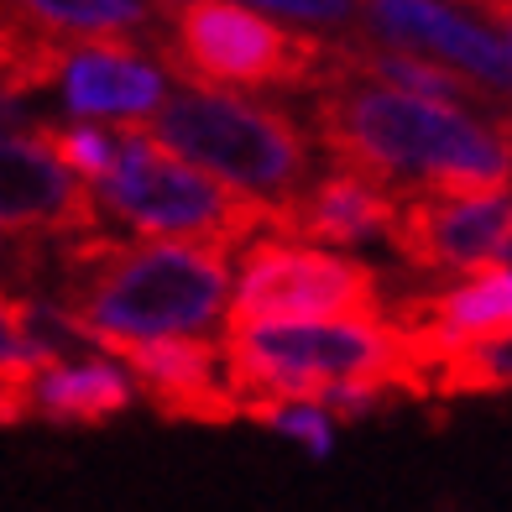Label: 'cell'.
<instances>
[{
  "label": "cell",
  "instance_id": "cell-1",
  "mask_svg": "<svg viewBox=\"0 0 512 512\" xmlns=\"http://www.w3.org/2000/svg\"><path fill=\"white\" fill-rule=\"evenodd\" d=\"M314 136L335 168L387 194H476L507 189V126H486L471 110L398 95V89L335 74L324 63Z\"/></svg>",
  "mask_w": 512,
  "mask_h": 512
},
{
  "label": "cell",
  "instance_id": "cell-2",
  "mask_svg": "<svg viewBox=\"0 0 512 512\" xmlns=\"http://www.w3.org/2000/svg\"><path fill=\"white\" fill-rule=\"evenodd\" d=\"M58 298L84 345L204 335L230 304V256L183 241H115L105 230L58 246Z\"/></svg>",
  "mask_w": 512,
  "mask_h": 512
},
{
  "label": "cell",
  "instance_id": "cell-3",
  "mask_svg": "<svg viewBox=\"0 0 512 512\" xmlns=\"http://www.w3.org/2000/svg\"><path fill=\"white\" fill-rule=\"evenodd\" d=\"M225 387L236 403H319L340 382H377L403 398L429 392V366L387 314L366 319H298V324H230L220 345Z\"/></svg>",
  "mask_w": 512,
  "mask_h": 512
},
{
  "label": "cell",
  "instance_id": "cell-4",
  "mask_svg": "<svg viewBox=\"0 0 512 512\" xmlns=\"http://www.w3.org/2000/svg\"><path fill=\"white\" fill-rule=\"evenodd\" d=\"M162 152L199 168L204 178L225 183L246 199H262L283 209L309 189V136L298 131L293 115L256 105L246 95H225V89H183V95H162V105L136 121Z\"/></svg>",
  "mask_w": 512,
  "mask_h": 512
},
{
  "label": "cell",
  "instance_id": "cell-5",
  "mask_svg": "<svg viewBox=\"0 0 512 512\" xmlns=\"http://www.w3.org/2000/svg\"><path fill=\"white\" fill-rule=\"evenodd\" d=\"M89 194L121 225H131L142 241L215 246L225 256L236 246H251L256 230H272L277 220L272 204L246 199L236 189H225V183L204 178L189 162H178L173 152H162L136 121H121V131H115V168Z\"/></svg>",
  "mask_w": 512,
  "mask_h": 512
},
{
  "label": "cell",
  "instance_id": "cell-6",
  "mask_svg": "<svg viewBox=\"0 0 512 512\" xmlns=\"http://www.w3.org/2000/svg\"><path fill=\"white\" fill-rule=\"evenodd\" d=\"M162 58L189 89H319L330 42L236 0H162Z\"/></svg>",
  "mask_w": 512,
  "mask_h": 512
},
{
  "label": "cell",
  "instance_id": "cell-7",
  "mask_svg": "<svg viewBox=\"0 0 512 512\" xmlns=\"http://www.w3.org/2000/svg\"><path fill=\"white\" fill-rule=\"evenodd\" d=\"M382 283L366 262L304 241H251L241 277L230 283V324H298V319H366L377 314Z\"/></svg>",
  "mask_w": 512,
  "mask_h": 512
},
{
  "label": "cell",
  "instance_id": "cell-8",
  "mask_svg": "<svg viewBox=\"0 0 512 512\" xmlns=\"http://www.w3.org/2000/svg\"><path fill=\"white\" fill-rule=\"evenodd\" d=\"M398 262L418 272H492L512 251V199L507 189L476 194H403L387 230Z\"/></svg>",
  "mask_w": 512,
  "mask_h": 512
},
{
  "label": "cell",
  "instance_id": "cell-9",
  "mask_svg": "<svg viewBox=\"0 0 512 512\" xmlns=\"http://www.w3.org/2000/svg\"><path fill=\"white\" fill-rule=\"evenodd\" d=\"M100 230V204L37 131H0V236L79 241Z\"/></svg>",
  "mask_w": 512,
  "mask_h": 512
},
{
  "label": "cell",
  "instance_id": "cell-10",
  "mask_svg": "<svg viewBox=\"0 0 512 512\" xmlns=\"http://www.w3.org/2000/svg\"><path fill=\"white\" fill-rule=\"evenodd\" d=\"M121 366L136 392L168 418V424H236L241 403L225 387L220 345L204 335H173V340H136L121 345Z\"/></svg>",
  "mask_w": 512,
  "mask_h": 512
},
{
  "label": "cell",
  "instance_id": "cell-11",
  "mask_svg": "<svg viewBox=\"0 0 512 512\" xmlns=\"http://www.w3.org/2000/svg\"><path fill=\"white\" fill-rule=\"evenodd\" d=\"M371 32L398 42V53H439L445 68L476 79L481 89L492 95H507L512 84V48H507V32L492 27H476L471 16H460L439 0H371L366 6Z\"/></svg>",
  "mask_w": 512,
  "mask_h": 512
},
{
  "label": "cell",
  "instance_id": "cell-12",
  "mask_svg": "<svg viewBox=\"0 0 512 512\" xmlns=\"http://www.w3.org/2000/svg\"><path fill=\"white\" fill-rule=\"evenodd\" d=\"M387 319L413 340L418 361H424L429 377H434V366L450 351H460V345L512 340V272L507 267L471 272L460 288L408 298V304H398Z\"/></svg>",
  "mask_w": 512,
  "mask_h": 512
},
{
  "label": "cell",
  "instance_id": "cell-13",
  "mask_svg": "<svg viewBox=\"0 0 512 512\" xmlns=\"http://www.w3.org/2000/svg\"><path fill=\"white\" fill-rule=\"evenodd\" d=\"M392 220H398V194L377 189L356 173H324L319 183H309L298 199H288L272 220V236L283 241H304V246H361L371 236L387 241Z\"/></svg>",
  "mask_w": 512,
  "mask_h": 512
},
{
  "label": "cell",
  "instance_id": "cell-14",
  "mask_svg": "<svg viewBox=\"0 0 512 512\" xmlns=\"http://www.w3.org/2000/svg\"><path fill=\"white\" fill-rule=\"evenodd\" d=\"M63 100L68 110L89 121V115H110V121H147L162 105L168 84L131 42H79L63 58Z\"/></svg>",
  "mask_w": 512,
  "mask_h": 512
},
{
  "label": "cell",
  "instance_id": "cell-15",
  "mask_svg": "<svg viewBox=\"0 0 512 512\" xmlns=\"http://www.w3.org/2000/svg\"><path fill=\"white\" fill-rule=\"evenodd\" d=\"M32 413L48 424H79V429H100L115 413H126L136 403V382L126 377V366L115 361H79V366H48L37 371L32 387Z\"/></svg>",
  "mask_w": 512,
  "mask_h": 512
},
{
  "label": "cell",
  "instance_id": "cell-16",
  "mask_svg": "<svg viewBox=\"0 0 512 512\" xmlns=\"http://www.w3.org/2000/svg\"><path fill=\"white\" fill-rule=\"evenodd\" d=\"M16 21L48 32H68L79 42H131L126 32H142L152 21L147 0H6Z\"/></svg>",
  "mask_w": 512,
  "mask_h": 512
},
{
  "label": "cell",
  "instance_id": "cell-17",
  "mask_svg": "<svg viewBox=\"0 0 512 512\" xmlns=\"http://www.w3.org/2000/svg\"><path fill=\"white\" fill-rule=\"evenodd\" d=\"M512 382V340H486V345H460L434 366L429 392L445 398H486V392H507Z\"/></svg>",
  "mask_w": 512,
  "mask_h": 512
},
{
  "label": "cell",
  "instance_id": "cell-18",
  "mask_svg": "<svg viewBox=\"0 0 512 512\" xmlns=\"http://www.w3.org/2000/svg\"><path fill=\"white\" fill-rule=\"evenodd\" d=\"M241 418L251 424H267L272 434L304 445L314 460H330L335 455V418L324 413L319 403H293V398H267V403H241Z\"/></svg>",
  "mask_w": 512,
  "mask_h": 512
},
{
  "label": "cell",
  "instance_id": "cell-19",
  "mask_svg": "<svg viewBox=\"0 0 512 512\" xmlns=\"http://www.w3.org/2000/svg\"><path fill=\"white\" fill-rule=\"evenodd\" d=\"M37 136L48 142V152L84 183V189L105 183V173L115 168V131H105V126H89V121H74V126H37Z\"/></svg>",
  "mask_w": 512,
  "mask_h": 512
},
{
  "label": "cell",
  "instance_id": "cell-20",
  "mask_svg": "<svg viewBox=\"0 0 512 512\" xmlns=\"http://www.w3.org/2000/svg\"><path fill=\"white\" fill-rule=\"evenodd\" d=\"M236 6H267L277 16H298V21H319V27H330V21H351L356 16V0H236Z\"/></svg>",
  "mask_w": 512,
  "mask_h": 512
},
{
  "label": "cell",
  "instance_id": "cell-21",
  "mask_svg": "<svg viewBox=\"0 0 512 512\" xmlns=\"http://www.w3.org/2000/svg\"><path fill=\"white\" fill-rule=\"evenodd\" d=\"M21 418H32L27 382H11V377H0V424H21Z\"/></svg>",
  "mask_w": 512,
  "mask_h": 512
}]
</instances>
